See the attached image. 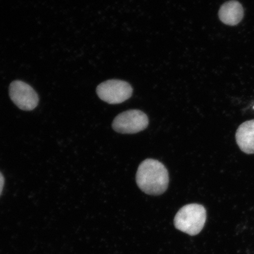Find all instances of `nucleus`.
Listing matches in <instances>:
<instances>
[{
  "instance_id": "nucleus-1",
  "label": "nucleus",
  "mask_w": 254,
  "mask_h": 254,
  "mask_svg": "<svg viewBox=\"0 0 254 254\" xmlns=\"http://www.w3.org/2000/svg\"><path fill=\"white\" fill-rule=\"evenodd\" d=\"M136 182L142 191L151 195H160L166 191L169 175L163 163L153 159L142 161L136 174Z\"/></svg>"
},
{
  "instance_id": "nucleus-2",
  "label": "nucleus",
  "mask_w": 254,
  "mask_h": 254,
  "mask_svg": "<svg viewBox=\"0 0 254 254\" xmlns=\"http://www.w3.org/2000/svg\"><path fill=\"white\" fill-rule=\"evenodd\" d=\"M206 211L204 206L190 204L184 206L174 218V225L177 230L190 236H196L204 228Z\"/></svg>"
},
{
  "instance_id": "nucleus-3",
  "label": "nucleus",
  "mask_w": 254,
  "mask_h": 254,
  "mask_svg": "<svg viewBox=\"0 0 254 254\" xmlns=\"http://www.w3.org/2000/svg\"><path fill=\"white\" fill-rule=\"evenodd\" d=\"M149 120L142 111L130 110L120 113L114 119L113 128L121 134H131L147 128Z\"/></svg>"
},
{
  "instance_id": "nucleus-4",
  "label": "nucleus",
  "mask_w": 254,
  "mask_h": 254,
  "mask_svg": "<svg viewBox=\"0 0 254 254\" xmlns=\"http://www.w3.org/2000/svg\"><path fill=\"white\" fill-rule=\"evenodd\" d=\"M96 91L101 100L110 104H117L128 100L132 96L133 90L128 82L110 79L98 85Z\"/></svg>"
},
{
  "instance_id": "nucleus-5",
  "label": "nucleus",
  "mask_w": 254,
  "mask_h": 254,
  "mask_svg": "<svg viewBox=\"0 0 254 254\" xmlns=\"http://www.w3.org/2000/svg\"><path fill=\"white\" fill-rule=\"evenodd\" d=\"M9 95L12 102L22 110H33L39 104V98L36 91L23 81L12 82L9 85Z\"/></svg>"
},
{
  "instance_id": "nucleus-6",
  "label": "nucleus",
  "mask_w": 254,
  "mask_h": 254,
  "mask_svg": "<svg viewBox=\"0 0 254 254\" xmlns=\"http://www.w3.org/2000/svg\"><path fill=\"white\" fill-rule=\"evenodd\" d=\"M244 11L242 5L236 0H231L222 4L218 12L220 20L225 24L234 26L242 21Z\"/></svg>"
},
{
  "instance_id": "nucleus-7",
  "label": "nucleus",
  "mask_w": 254,
  "mask_h": 254,
  "mask_svg": "<svg viewBox=\"0 0 254 254\" xmlns=\"http://www.w3.org/2000/svg\"><path fill=\"white\" fill-rule=\"evenodd\" d=\"M236 138L241 151L247 154H254V120L247 121L238 127Z\"/></svg>"
},
{
  "instance_id": "nucleus-8",
  "label": "nucleus",
  "mask_w": 254,
  "mask_h": 254,
  "mask_svg": "<svg viewBox=\"0 0 254 254\" xmlns=\"http://www.w3.org/2000/svg\"><path fill=\"white\" fill-rule=\"evenodd\" d=\"M4 186V178L3 177L2 174L0 172V195H1L3 188Z\"/></svg>"
}]
</instances>
